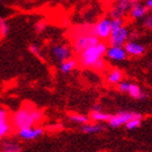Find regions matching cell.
I'll list each match as a JSON object with an SVG mask.
<instances>
[{
	"mask_svg": "<svg viewBox=\"0 0 152 152\" xmlns=\"http://www.w3.org/2000/svg\"><path fill=\"white\" fill-rule=\"evenodd\" d=\"M42 117L44 115L40 110L34 108L31 104H25L13 114L11 124L16 129H21L24 127L35 126L36 124L42 121Z\"/></svg>",
	"mask_w": 152,
	"mask_h": 152,
	"instance_id": "obj_1",
	"label": "cell"
},
{
	"mask_svg": "<svg viewBox=\"0 0 152 152\" xmlns=\"http://www.w3.org/2000/svg\"><path fill=\"white\" fill-rule=\"evenodd\" d=\"M100 40L94 34V25H83L74 29L72 46L75 52L80 53L86 48L97 44Z\"/></svg>",
	"mask_w": 152,
	"mask_h": 152,
	"instance_id": "obj_2",
	"label": "cell"
},
{
	"mask_svg": "<svg viewBox=\"0 0 152 152\" xmlns=\"http://www.w3.org/2000/svg\"><path fill=\"white\" fill-rule=\"evenodd\" d=\"M108 46L105 42L99 40L97 44L92 45L90 47L86 48L85 50H83L80 53H78V64L83 67H88L91 69L96 62L103 59L105 56Z\"/></svg>",
	"mask_w": 152,
	"mask_h": 152,
	"instance_id": "obj_3",
	"label": "cell"
},
{
	"mask_svg": "<svg viewBox=\"0 0 152 152\" xmlns=\"http://www.w3.org/2000/svg\"><path fill=\"white\" fill-rule=\"evenodd\" d=\"M135 117H142L141 114L136 113V112H129V111H120L117 112L115 115H111V118L108 121L109 126L112 127V128H116V127H120L122 125H125V124L128 122L132 118H135Z\"/></svg>",
	"mask_w": 152,
	"mask_h": 152,
	"instance_id": "obj_4",
	"label": "cell"
},
{
	"mask_svg": "<svg viewBox=\"0 0 152 152\" xmlns=\"http://www.w3.org/2000/svg\"><path fill=\"white\" fill-rule=\"evenodd\" d=\"M112 32L111 19L103 18L94 25V34L100 40H108Z\"/></svg>",
	"mask_w": 152,
	"mask_h": 152,
	"instance_id": "obj_5",
	"label": "cell"
},
{
	"mask_svg": "<svg viewBox=\"0 0 152 152\" xmlns=\"http://www.w3.org/2000/svg\"><path fill=\"white\" fill-rule=\"evenodd\" d=\"M138 0H117L116 3L113 6V8L110 11V15L112 19H123L126 15L132 8L134 3Z\"/></svg>",
	"mask_w": 152,
	"mask_h": 152,
	"instance_id": "obj_6",
	"label": "cell"
},
{
	"mask_svg": "<svg viewBox=\"0 0 152 152\" xmlns=\"http://www.w3.org/2000/svg\"><path fill=\"white\" fill-rule=\"evenodd\" d=\"M128 38H129V31L125 26H122L120 28L112 29L111 35H110L108 40L111 46L123 47L128 41Z\"/></svg>",
	"mask_w": 152,
	"mask_h": 152,
	"instance_id": "obj_7",
	"label": "cell"
},
{
	"mask_svg": "<svg viewBox=\"0 0 152 152\" xmlns=\"http://www.w3.org/2000/svg\"><path fill=\"white\" fill-rule=\"evenodd\" d=\"M51 54L58 62H63L72 58V51L66 45H54L51 48Z\"/></svg>",
	"mask_w": 152,
	"mask_h": 152,
	"instance_id": "obj_8",
	"label": "cell"
},
{
	"mask_svg": "<svg viewBox=\"0 0 152 152\" xmlns=\"http://www.w3.org/2000/svg\"><path fill=\"white\" fill-rule=\"evenodd\" d=\"M42 134H44V129L41 127L31 126V127H24V128L18 129V136L23 140L37 139Z\"/></svg>",
	"mask_w": 152,
	"mask_h": 152,
	"instance_id": "obj_9",
	"label": "cell"
},
{
	"mask_svg": "<svg viewBox=\"0 0 152 152\" xmlns=\"http://www.w3.org/2000/svg\"><path fill=\"white\" fill-rule=\"evenodd\" d=\"M12 124L9 120V113L4 108H0V139L6 137L11 130Z\"/></svg>",
	"mask_w": 152,
	"mask_h": 152,
	"instance_id": "obj_10",
	"label": "cell"
},
{
	"mask_svg": "<svg viewBox=\"0 0 152 152\" xmlns=\"http://www.w3.org/2000/svg\"><path fill=\"white\" fill-rule=\"evenodd\" d=\"M105 56L112 61H124L127 58V52L125 51L124 47L110 46L107 49Z\"/></svg>",
	"mask_w": 152,
	"mask_h": 152,
	"instance_id": "obj_11",
	"label": "cell"
},
{
	"mask_svg": "<svg viewBox=\"0 0 152 152\" xmlns=\"http://www.w3.org/2000/svg\"><path fill=\"white\" fill-rule=\"evenodd\" d=\"M123 47L125 49V51L127 52V54H130L133 57H139V56H142L146 52V47L143 45L133 40L127 41Z\"/></svg>",
	"mask_w": 152,
	"mask_h": 152,
	"instance_id": "obj_12",
	"label": "cell"
},
{
	"mask_svg": "<svg viewBox=\"0 0 152 152\" xmlns=\"http://www.w3.org/2000/svg\"><path fill=\"white\" fill-rule=\"evenodd\" d=\"M147 12H148V10H147V8L145 7V4L140 3L139 1H137V2L134 3L129 10L130 16H132L133 19H137V20L143 19V18L147 15Z\"/></svg>",
	"mask_w": 152,
	"mask_h": 152,
	"instance_id": "obj_13",
	"label": "cell"
},
{
	"mask_svg": "<svg viewBox=\"0 0 152 152\" xmlns=\"http://www.w3.org/2000/svg\"><path fill=\"white\" fill-rule=\"evenodd\" d=\"M128 95L134 99H137V100H143V99L147 98V94L143 91L142 89L140 88L137 84H134V83H130L129 89H128Z\"/></svg>",
	"mask_w": 152,
	"mask_h": 152,
	"instance_id": "obj_14",
	"label": "cell"
},
{
	"mask_svg": "<svg viewBox=\"0 0 152 152\" xmlns=\"http://www.w3.org/2000/svg\"><path fill=\"white\" fill-rule=\"evenodd\" d=\"M122 77H123L122 72L120 70H117V69H114V70H111L107 74V82L110 85H117L118 83L122 82Z\"/></svg>",
	"mask_w": 152,
	"mask_h": 152,
	"instance_id": "obj_15",
	"label": "cell"
},
{
	"mask_svg": "<svg viewBox=\"0 0 152 152\" xmlns=\"http://www.w3.org/2000/svg\"><path fill=\"white\" fill-rule=\"evenodd\" d=\"M77 64H78V62H77L75 59L70 58L69 60L61 62L60 71L64 74H69V73H71L73 70H75V67L77 66Z\"/></svg>",
	"mask_w": 152,
	"mask_h": 152,
	"instance_id": "obj_16",
	"label": "cell"
},
{
	"mask_svg": "<svg viewBox=\"0 0 152 152\" xmlns=\"http://www.w3.org/2000/svg\"><path fill=\"white\" fill-rule=\"evenodd\" d=\"M82 130L86 134H98L104 130L103 125L100 124H84L82 126Z\"/></svg>",
	"mask_w": 152,
	"mask_h": 152,
	"instance_id": "obj_17",
	"label": "cell"
},
{
	"mask_svg": "<svg viewBox=\"0 0 152 152\" xmlns=\"http://www.w3.org/2000/svg\"><path fill=\"white\" fill-rule=\"evenodd\" d=\"M0 152H22L21 147L14 141H4L1 146Z\"/></svg>",
	"mask_w": 152,
	"mask_h": 152,
	"instance_id": "obj_18",
	"label": "cell"
},
{
	"mask_svg": "<svg viewBox=\"0 0 152 152\" xmlns=\"http://www.w3.org/2000/svg\"><path fill=\"white\" fill-rule=\"evenodd\" d=\"M90 118L95 122H108L111 118V115L104 113L103 111H92L90 114Z\"/></svg>",
	"mask_w": 152,
	"mask_h": 152,
	"instance_id": "obj_19",
	"label": "cell"
},
{
	"mask_svg": "<svg viewBox=\"0 0 152 152\" xmlns=\"http://www.w3.org/2000/svg\"><path fill=\"white\" fill-rule=\"evenodd\" d=\"M70 120L74 123H77V124H87L90 120V117L87 116V115H84V114H72L70 115Z\"/></svg>",
	"mask_w": 152,
	"mask_h": 152,
	"instance_id": "obj_20",
	"label": "cell"
},
{
	"mask_svg": "<svg viewBox=\"0 0 152 152\" xmlns=\"http://www.w3.org/2000/svg\"><path fill=\"white\" fill-rule=\"evenodd\" d=\"M141 120H142V117H135V118H132L125 124V126H126V129L128 130H134L138 128V127L141 125Z\"/></svg>",
	"mask_w": 152,
	"mask_h": 152,
	"instance_id": "obj_21",
	"label": "cell"
},
{
	"mask_svg": "<svg viewBox=\"0 0 152 152\" xmlns=\"http://www.w3.org/2000/svg\"><path fill=\"white\" fill-rule=\"evenodd\" d=\"M9 34V25L7 24L6 21L0 19V38H4Z\"/></svg>",
	"mask_w": 152,
	"mask_h": 152,
	"instance_id": "obj_22",
	"label": "cell"
},
{
	"mask_svg": "<svg viewBox=\"0 0 152 152\" xmlns=\"http://www.w3.org/2000/svg\"><path fill=\"white\" fill-rule=\"evenodd\" d=\"M124 26V21L123 19H111V27L112 29L120 28Z\"/></svg>",
	"mask_w": 152,
	"mask_h": 152,
	"instance_id": "obj_23",
	"label": "cell"
},
{
	"mask_svg": "<svg viewBox=\"0 0 152 152\" xmlns=\"http://www.w3.org/2000/svg\"><path fill=\"white\" fill-rule=\"evenodd\" d=\"M117 85H118L120 91L124 92V94H127V92H128V89H129L130 83L129 82H121V83H118Z\"/></svg>",
	"mask_w": 152,
	"mask_h": 152,
	"instance_id": "obj_24",
	"label": "cell"
},
{
	"mask_svg": "<svg viewBox=\"0 0 152 152\" xmlns=\"http://www.w3.org/2000/svg\"><path fill=\"white\" fill-rule=\"evenodd\" d=\"M104 66H105V62L103 59H101V60H99L98 62H96L91 69L95 71H102L103 69H104Z\"/></svg>",
	"mask_w": 152,
	"mask_h": 152,
	"instance_id": "obj_25",
	"label": "cell"
},
{
	"mask_svg": "<svg viewBox=\"0 0 152 152\" xmlns=\"http://www.w3.org/2000/svg\"><path fill=\"white\" fill-rule=\"evenodd\" d=\"M143 25H145V27H147V28L152 29V14L145 16V20H143Z\"/></svg>",
	"mask_w": 152,
	"mask_h": 152,
	"instance_id": "obj_26",
	"label": "cell"
},
{
	"mask_svg": "<svg viewBox=\"0 0 152 152\" xmlns=\"http://www.w3.org/2000/svg\"><path fill=\"white\" fill-rule=\"evenodd\" d=\"M29 51L32 52L33 54H35L36 57H40V50H39V48L36 46V45H31L29 46Z\"/></svg>",
	"mask_w": 152,
	"mask_h": 152,
	"instance_id": "obj_27",
	"label": "cell"
},
{
	"mask_svg": "<svg viewBox=\"0 0 152 152\" xmlns=\"http://www.w3.org/2000/svg\"><path fill=\"white\" fill-rule=\"evenodd\" d=\"M45 28H46V23L45 22H38L35 26L36 32H38V33H41Z\"/></svg>",
	"mask_w": 152,
	"mask_h": 152,
	"instance_id": "obj_28",
	"label": "cell"
},
{
	"mask_svg": "<svg viewBox=\"0 0 152 152\" xmlns=\"http://www.w3.org/2000/svg\"><path fill=\"white\" fill-rule=\"evenodd\" d=\"M145 7L147 8V10H152V0H146Z\"/></svg>",
	"mask_w": 152,
	"mask_h": 152,
	"instance_id": "obj_29",
	"label": "cell"
},
{
	"mask_svg": "<svg viewBox=\"0 0 152 152\" xmlns=\"http://www.w3.org/2000/svg\"><path fill=\"white\" fill-rule=\"evenodd\" d=\"M92 111H102V108L100 105H95V107L92 108Z\"/></svg>",
	"mask_w": 152,
	"mask_h": 152,
	"instance_id": "obj_30",
	"label": "cell"
}]
</instances>
